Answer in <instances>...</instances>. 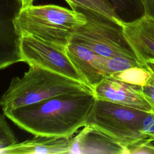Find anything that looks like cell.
Instances as JSON below:
<instances>
[{
    "mask_svg": "<svg viewBox=\"0 0 154 154\" xmlns=\"http://www.w3.org/2000/svg\"><path fill=\"white\" fill-rule=\"evenodd\" d=\"M95 99L89 88L58 95L4 114L34 135L70 137L85 125Z\"/></svg>",
    "mask_w": 154,
    "mask_h": 154,
    "instance_id": "1",
    "label": "cell"
},
{
    "mask_svg": "<svg viewBox=\"0 0 154 154\" xmlns=\"http://www.w3.org/2000/svg\"><path fill=\"white\" fill-rule=\"evenodd\" d=\"M86 22L78 10L52 4L20 8L14 20L20 36H32L64 51L74 33Z\"/></svg>",
    "mask_w": 154,
    "mask_h": 154,
    "instance_id": "2",
    "label": "cell"
},
{
    "mask_svg": "<svg viewBox=\"0 0 154 154\" xmlns=\"http://www.w3.org/2000/svg\"><path fill=\"white\" fill-rule=\"evenodd\" d=\"M89 88L85 84L60 74L31 66L22 77L11 79L0 99V106L4 113L58 95Z\"/></svg>",
    "mask_w": 154,
    "mask_h": 154,
    "instance_id": "3",
    "label": "cell"
},
{
    "mask_svg": "<svg viewBox=\"0 0 154 154\" xmlns=\"http://www.w3.org/2000/svg\"><path fill=\"white\" fill-rule=\"evenodd\" d=\"M147 112L96 98L85 125L102 132L125 147L129 153L131 149L151 141L142 132Z\"/></svg>",
    "mask_w": 154,
    "mask_h": 154,
    "instance_id": "4",
    "label": "cell"
},
{
    "mask_svg": "<svg viewBox=\"0 0 154 154\" xmlns=\"http://www.w3.org/2000/svg\"><path fill=\"white\" fill-rule=\"evenodd\" d=\"M71 9L78 10L87 19L74 33L71 41L103 57H122L139 61L125 37L122 23L88 9Z\"/></svg>",
    "mask_w": 154,
    "mask_h": 154,
    "instance_id": "5",
    "label": "cell"
},
{
    "mask_svg": "<svg viewBox=\"0 0 154 154\" xmlns=\"http://www.w3.org/2000/svg\"><path fill=\"white\" fill-rule=\"evenodd\" d=\"M20 51L21 61L29 66L39 67L86 85L66 51L30 35L20 36Z\"/></svg>",
    "mask_w": 154,
    "mask_h": 154,
    "instance_id": "6",
    "label": "cell"
},
{
    "mask_svg": "<svg viewBox=\"0 0 154 154\" xmlns=\"http://www.w3.org/2000/svg\"><path fill=\"white\" fill-rule=\"evenodd\" d=\"M20 8L17 0H0V70L21 61L20 36L14 23Z\"/></svg>",
    "mask_w": 154,
    "mask_h": 154,
    "instance_id": "7",
    "label": "cell"
},
{
    "mask_svg": "<svg viewBox=\"0 0 154 154\" xmlns=\"http://www.w3.org/2000/svg\"><path fill=\"white\" fill-rule=\"evenodd\" d=\"M93 93L96 99L152 112L151 105L145 97L141 86L108 76L103 78L94 87Z\"/></svg>",
    "mask_w": 154,
    "mask_h": 154,
    "instance_id": "8",
    "label": "cell"
},
{
    "mask_svg": "<svg viewBox=\"0 0 154 154\" xmlns=\"http://www.w3.org/2000/svg\"><path fill=\"white\" fill-rule=\"evenodd\" d=\"M122 25L126 40L145 67L147 61L154 60V19L144 15Z\"/></svg>",
    "mask_w": 154,
    "mask_h": 154,
    "instance_id": "9",
    "label": "cell"
},
{
    "mask_svg": "<svg viewBox=\"0 0 154 154\" xmlns=\"http://www.w3.org/2000/svg\"><path fill=\"white\" fill-rule=\"evenodd\" d=\"M128 153L121 144L96 128L85 125L72 137L69 153Z\"/></svg>",
    "mask_w": 154,
    "mask_h": 154,
    "instance_id": "10",
    "label": "cell"
},
{
    "mask_svg": "<svg viewBox=\"0 0 154 154\" xmlns=\"http://www.w3.org/2000/svg\"><path fill=\"white\" fill-rule=\"evenodd\" d=\"M66 52L86 85L93 91L94 87L105 78L101 70L103 57L71 40L66 48Z\"/></svg>",
    "mask_w": 154,
    "mask_h": 154,
    "instance_id": "11",
    "label": "cell"
},
{
    "mask_svg": "<svg viewBox=\"0 0 154 154\" xmlns=\"http://www.w3.org/2000/svg\"><path fill=\"white\" fill-rule=\"evenodd\" d=\"M73 137V136H72ZM37 136L0 149V153L51 154L69 153L72 138Z\"/></svg>",
    "mask_w": 154,
    "mask_h": 154,
    "instance_id": "12",
    "label": "cell"
},
{
    "mask_svg": "<svg viewBox=\"0 0 154 154\" xmlns=\"http://www.w3.org/2000/svg\"><path fill=\"white\" fill-rule=\"evenodd\" d=\"M122 23L137 20L144 16L142 0H106Z\"/></svg>",
    "mask_w": 154,
    "mask_h": 154,
    "instance_id": "13",
    "label": "cell"
},
{
    "mask_svg": "<svg viewBox=\"0 0 154 154\" xmlns=\"http://www.w3.org/2000/svg\"><path fill=\"white\" fill-rule=\"evenodd\" d=\"M71 8L79 7L93 10L122 23L106 0H65Z\"/></svg>",
    "mask_w": 154,
    "mask_h": 154,
    "instance_id": "14",
    "label": "cell"
},
{
    "mask_svg": "<svg viewBox=\"0 0 154 154\" xmlns=\"http://www.w3.org/2000/svg\"><path fill=\"white\" fill-rule=\"evenodd\" d=\"M132 67H145L139 61L122 57H105L102 72L105 77Z\"/></svg>",
    "mask_w": 154,
    "mask_h": 154,
    "instance_id": "15",
    "label": "cell"
},
{
    "mask_svg": "<svg viewBox=\"0 0 154 154\" xmlns=\"http://www.w3.org/2000/svg\"><path fill=\"white\" fill-rule=\"evenodd\" d=\"M109 76L128 84L142 87L149 79L150 73L146 67H132L114 73Z\"/></svg>",
    "mask_w": 154,
    "mask_h": 154,
    "instance_id": "16",
    "label": "cell"
},
{
    "mask_svg": "<svg viewBox=\"0 0 154 154\" xmlns=\"http://www.w3.org/2000/svg\"><path fill=\"white\" fill-rule=\"evenodd\" d=\"M5 117L4 113L0 112V149L17 143V138Z\"/></svg>",
    "mask_w": 154,
    "mask_h": 154,
    "instance_id": "17",
    "label": "cell"
},
{
    "mask_svg": "<svg viewBox=\"0 0 154 154\" xmlns=\"http://www.w3.org/2000/svg\"><path fill=\"white\" fill-rule=\"evenodd\" d=\"M143 133L150 140H154V114L147 112L146 115L142 125Z\"/></svg>",
    "mask_w": 154,
    "mask_h": 154,
    "instance_id": "18",
    "label": "cell"
},
{
    "mask_svg": "<svg viewBox=\"0 0 154 154\" xmlns=\"http://www.w3.org/2000/svg\"><path fill=\"white\" fill-rule=\"evenodd\" d=\"M141 88L145 97L151 105L152 112L154 114V84L148 81Z\"/></svg>",
    "mask_w": 154,
    "mask_h": 154,
    "instance_id": "19",
    "label": "cell"
},
{
    "mask_svg": "<svg viewBox=\"0 0 154 154\" xmlns=\"http://www.w3.org/2000/svg\"><path fill=\"white\" fill-rule=\"evenodd\" d=\"M144 15L154 19V0H142Z\"/></svg>",
    "mask_w": 154,
    "mask_h": 154,
    "instance_id": "20",
    "label": "cell"
},
{
    "mask_svg": "<svg viewBox=\"0 0 154 154\" xmlns=\"http://www.w3.org/2000/svg\"><path fill=\"white\" fill-rule=\"evenodd\" d=\"M20 6V8L26 7L33 4L35 0H17Z\"/></svg>",
    "mask_w": 154,
    "mask_h": 154,
    "instance_id": "21",
    "label": "cell"
},
{
    "mask_svg": "<svg viewBox=\"0 0 154 154\" xmlns=\"http://www.w3.org/2000/svg\"><path fill=\"white\" fill-rule=\"evenodd\" d=\"M145 144L149 146V147H150L151 148H152L154 150V140L150 141L147 142V143H145Z\"/></svg>",
    "mask_w": 154,
    "mask_h": 154,
    "instance_id": "22",
    "label": "cell"
}]
</instances>
